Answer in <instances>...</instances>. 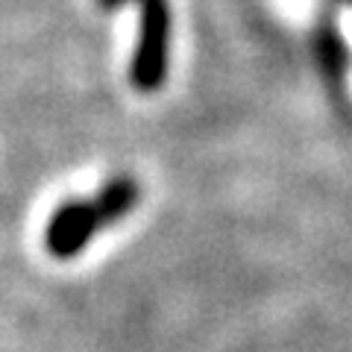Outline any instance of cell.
Here are the masks:
<instances>
[{
    "instance_id": "cell-1",
    "label": "cell",
    "mask_w": 352,
    "mask_h": 352,
    "mask_svg": "<svg viewBox=\"0 0 352 352\" xmlns=\"http://www.w3.org/2000/svg\"><path fill=\"white\" fill-rule=\"evenodd\" d=\"M138 203V185L129 176L106 182L94 200H68L53 212L44 229V247L56 258H74L100 229L118 223Z\"/></svg>"
},
{
    "instance_id": "cell-2",
    "label": "cell",
    "mask_w": 352,
    "mask_h": 352,
    "mask_svg": "<svg viewBox=\"0 0 352 352\" xmlns=\"http://www.w3.org/2000/svg\"><path fill=\"white\" fill-rule=\"evenodd\" d=\"M338 32H340V38H344L349 56H352V3L338 9ZM346 88H349V97H352V68H349V76H346Z\"/></svg>"
}]
</instances>
